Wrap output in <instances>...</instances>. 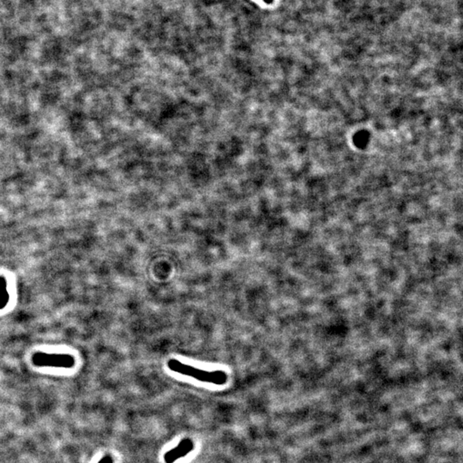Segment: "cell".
<instances>
[{"instance_id":"obj_1","label":"cell","mask_w":463,"mask_h":463,"mask_svg":"<svg viewBox=\"0 0 463 463\" xmlns=\"http://www.w3.org/2000/svg\"><path fill=\"white\" fill-rule=\"evenodd\" d=\"M167 367L173 371L180 373L185 376H190L204 383L222 385L226 383L228 380L227 374L222 370L207 371V370H200L189 365L181 363L179 360H174V359H172L167 362Z\"/></svg>"},{"instance_id":"obj_2","label":"cell","mask_w":463,"mask_h":463,"mask_svg":"<svg viewBox=\"0 0 463 463\" xmlns=\"http://www.w3.org/2000/svg\"><path fill=\"white\" fill-rule=\"evenodd\" d=\"M33 363L36 367H56L69 369L74 367V358L69 354H47L38 352L33 355Z\"/></svg>"},{"instance_id":"obj_3","label":"cell","mask_w":463,"mask_h":463,"mask_svg":"<svg viewBox=\"0 0 463 463\" xmlns=\"http://www.w3.org/2000/svg\"><path fill=\"white\" fill-rule=\"evenodd\" d=\"M192 441L189 438H185L180 442V444L177 447L174 448L173 450H169L168 452L165 454L164 460L166 463H173L177 461L180 458L186 456L187 454L190 453L193 450Z\"/></svg>"},{"instance_id":"obj_4","label":"cell","mask_w":463,"mask_h":463,"mask_svg":"<svg viewBox=\"0 0 463 463\" xmlns=\"http://www.w3.org/2000/svg\"><path fill=\"white\" fill-rule=\"evenodd\" d=\"M9 302V293L7 291L5 278L0 276V310L4 308Z\"/></svg>"},{"instance_id":"obj_5","label":"cell","mask_w":463,"mask_h":463,"mask_svg":"<svg viewBox=\"0 0 463 463\" xmlns=\"http://www.w3.org/2000/svg\"><path fill=\"white\" fill-rule=\"evenodd\" d=\"M98 463H113V458L109 455L105 456Z\"/></svg>"},{"instance_id":"obj_6","label":"cell","mask_w":463,"mask_h":463,"mask_svg":"<svg viewBox=\"0 0 463 463\" xmlns=\"http://www.w3.org/2000/svg\"><path fill=\"white\" fill-rule=\"evenodd\" d=\"M265 1H269V0H265Z\"/></svg>"}]
</instances>
